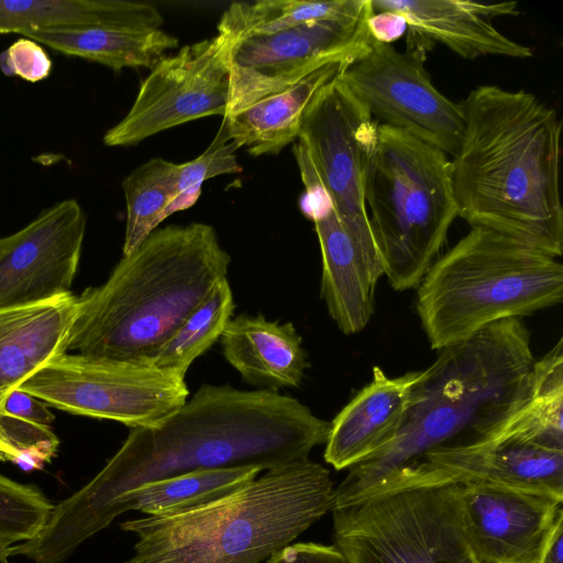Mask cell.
I'll return each mask as SVG.
<instances>
[{
    "label": "cell",
    "mask_w": 563,
    "mask_h": 563,
    "mask_svg": "<svg viewBox=\"0 0 563 563\" xmlns=\"http://www.w3.org/2000/svg\"><path fill=\"white\" fill-rule=\"evenodd\" d=\"M302 183L300 207L314 223L322 257L321 298L343 333H357L374 313L376 286L384 275L378 250L342 224L314 178Z\"/></svg>",
    "instance_id": "cell-16"
},
{
    "label": "cell",
    "mask_w": 563,
    "mask_h": 563,
    "mask_svg": "<svg viewBox=\"0 0 563 563\" xmlns=\"http://www.w3.org/2000/svg\"><path fill=\"white\" fill-rule=\"evenodd\" d=\"M353 60H338L317 69L294 87L265 97L222 118L230 139L252 156L276 155L298 139L303 114L317 93Z\"/></svg>",
    "instance_id": "cell-22"
},
{
    "label": "cell",
    "mask_w": 563,
    "mask_h": 563,
    "mask_svg": "<svg viewBox=\"0 0 563 563\" xmlns=\"http://www.w3.org/2000/svg\"><path fill=\"white\" fill-rule=\"evenodd\" d=\"M261 472L256 467L218 468L148 483L119 498L109 510L108 522L129 510L158 516L201 507L234 493Z\"/></svg>",
    "instance_id": "cell-25"
},
{
    "label": "cell",
    "mask_w": 563,
    "mask_h": 563,
    "mask_svg": "<svg viewBox=\"0 0 563 563\" xmlns=\"http://www.w3.org/2000/svg\"><path fill=\"white\" fill-rule=\"evenodd\" d=\"M77 312L71 292L0 309V408L47 362L67 353Z\"/></svg>",
    "instance_id": "cell-20"
},
{
    "label": "cell",
    "mask_w": 563,
    "mask_h": 563,
    "mask_svg": "<svg viewBox=\"0 0 563 563\" xmlns=\"http://www.w3.org/2000/svg\"><path fill=\"white\" fill-rule=\"evenodd\" d=\"M1 441V440H0Z\"/></svg>",
    "instance_id": "cell-38"
},
{
    "label": "cell",
    "mask_w": 563,
    "mask_h": 563,
    "mask_svg": "<svg viewBox=\"0 0 563 563\" xmlns=\"http://www.w3.org/2000/svg\"><path fill=\"white\" fill-rule=\"evenodd\" d=\"M11 545L0 541V563L9 561Z\"/></svg>",
    "instance_id": "cell-36"
},
{
    "label": "cell",
    "mask_w": 563,
    "mask_h": 563,
    "mask_svg": "<svg viewBox=\"0 0 563 563\" xmlns=\"http://www.w3.org/2000/svg\"><path fill=\"white\" fill-rule=\"evenodd\" d=\"M233 310V294L228 279L223 278L159 346L151 361L161 368L185 377L194 361L221 338Z\"/></svg>",
    "instance_id": "cell-29"
},
{
    "label": "cell",
    "mask_w": 563,
    "mask_h": 563,
    "mask_svg": "<svg viewBox=\"0 0 563 563\" xmlns=\"http://www.w3.org/2000/svg\"><path fill=\"white\" fill-rule=\"evenodd\" d=\"M463 130L450 158L459 217L559 258L562 123L536 95L496 85L459 103Z\"/></svg>",
    "instance_id": "cell-2"
},
{
    "label": "cell",
    "mask_w": 563,
    "mask_h": 563,
    "mask_svg": "<svg viewBox=\"0 0 563 563\" xmlns=\"http://www.w3.org/2000/svg\"><path fill=\"white\" fill-rule=\"evenodd\" d=\"M420 375L417 371L389 377L375 366L372 380L330 422L325 462L335 470L350 468L391 442Z\"/></svg>",
    "instance_id": "cell-19"
},
{
    "label": "cell",
    "mask_w": 563,
    "mask_h": 563,
    "mask_svg": "<svg viewBox=\"0 0 563 563\" xmlns=\"http://www.w3.org/2000/svg\"><path fill=\"white\" fill-rule=\"evenodd\" d=\"M372 10L371 0H262L233 2L222 13L218 31L238 40L269 34L323 20H356Z\"/></svg>",
    "instance_id": "cell-26"
},
{
    "label": "cell",
    "mask_w": 563,
    "mask_h": 563,
    "mask_svg": "<svg viewBox=\"0 0 563 563\" xmlns=\"http://www.w3.org/2000/svg\"><path fill=\"white\" fill-rule=\"evenodd\" d=\"M378 124L407 132L452 156L463 130L459 103L433 85L421 54L374 40L339 76Z\"/></svg>",
    "instance_id": "cell-11"
},
{
    "label": "cell",
    "mask_w": 563,
    "mask_h": 563,
    "mask_svg": "<svg viewBox=\"0 0 563 563\" xmlns=\"http://www.w3.org/2000/svg\"><path fill=\"white\" fill-rule=\"evenodd\" d=\"M53 506L36 486L0 475V541L13 545L32 539Z\"/></svg>",
    "instance_id": "cell-30"
},
{
    "label": "cell",
    "mask_w": 563,
    "mask_h": 563,
    "mask_svg": "<svg viewBox=\"0 0 563 563\" xmlns=\"http://www.w3.org/2000/svg\"><path fill=\"white\" fill-rule=\"evenodd\" d=\"M19 388L59 410L150 427L176 411L189 397L185 377L151 360L64 353Z\"/></svg>",
    "instance_id": "cell-9"
},
{
    "label": "cell",
    "mask_w": 563,
    "mask_h": 563,
    "mask_svg": "<svg viewBox=\"0 0 563 563\" xmlns=\"http://www.w3.org/2000/svg\"><path fill=\"white\" fill-rule=\"evenodd\" d=\"M52 59L44 48L29 37H20L0 54V69L7 76H18L30 82L47 78Z\"/></svg>",
    "instance_id": "cell-32"
},
{
    "label": "cell",
    "mask_w": 563,
    "mask_h": 563,
    "mask_svg": "<svg viewBox=\"0 0 563 563\" xmlns=\"http://www.w3.org/2000/svg\"><path fill=\"white\" fill-rule=\"evenodd\" d=\"M239 40L222 31L165 56L142 81L135 100L109 129L107 146H133L170 128L224 117L230 96L231 53Z\"/></svg>",
    "instance_id": "cell-10"
},
{
    "label": "cell",
    "mask_w": 563,
    "mask_h": 563,
    "mask_svg": "<svg viewBox=\"0 0 563 563\" xmlns=\"http://www.w3.org/2000/svg\"><path fill=\"white\" fill-rule=\"evenodd\" d=\"M443 483L498 485L563 499V443L519 432L503 421L472 444L427 453L372 494Z\"/></svg>",
    "instance_id": "cell-14"
},
{
    "label": "cell",
    "mask_w": 563,
    "mask_h": 563,
    "mask_svg": "<svg viewBox=\"0 0 563 563\" xmlns=\"http://www.w3.org/2000/svg\"><path fill=\"white\" fill-rule=\"evenodd\" d=\"M376 126L367 109L336 77L307 108L296 143L342 224L369 243L375 241L363 187Z\"/></svg>",
    "instance_id": "cell-12"
},
{
    "label": "cell",
    "mask_w": 563,
    "mask_h": 563,
    "mask_svg": "<svg viewBox=\"0 0 563 563\" xmlns=\"http://www.w3.org/2000/svg\"><path fill=\"white\" fill-rule=\"evenodd\" d=\"M374 12L400 15L410 32L439 42L465 59L503 56L526 59L532 49L500 31L492 20L518 15L517 2L484 4L462 0H371Z\"/></svg>",
    "instance_id": "cell-18"
},
{
    "label": "cell",
    "mask_w": 563,
    "mask_h": 563,
    "mask_svg": "<svg viewBox=\"0 0 563 563\" xmlns=\"http://www.w3.org/2000/svg\"><path fill=\"white\" fill-rule=\"evenodd\" d=\"M220 341L227 362L247 384L263 390L296 388L309 367L302 339L291 322L239 314L230 319Z\"/></svg>",
    "instance_id": "cell-21"
},
{
    "label": "cell",
    "mask_w": 563,
    "mask_h": 563,
    "mask_svg": "<svg viewBox=\"0 0 563 563\" xmlns=\"http://www.w3.org/2000/svg\"><path fill=\"white\" fill-rule=\"evenodd\" d=\"M230 262L210 224L154 230L123 255L103 284L77 297L67 352L151 360L227 278Z\"/></svg>",
    "instance_id": "cell-4"
},
{
    "label": "cell",
    "mask_w": 563,
    "mask_h": 563,
    "mask_svg": "<svg viewBox=\"0 0 563 563\" xmlns=\"http://www.w3.org/2000/svg\"><path fill=\"white\" fill-rule=\"evenodd\" d=\"M266 563H350V561L336 545L297 542L275 552Z\"/></svg>",
    "instance_id": "cell-33"
},
{
    "label": "cell",
    "mask_w": 563,
    "mask_h": 563,
    "mask_svg": "<svg viewBox=\"0 0 563 563\" xmlns=\"http://www.w3.org/2000/svg\"><path fill=\"white\" fill-rule=\"evenodd\" d=\"M333 493L309 459L268 470L208 505L122 522L137 537L123 563H261L330 511Z\"/></svg>",
    "instance_id": "cell-5"
},
{
    "label": "cell",
    "mask_w": 563,
    "mask_h": 563,
    "mask_svg": "<svg viewBox=\"0 0 563 563\" xmlns=\"http://www.w3.org/2000/svg\"><path fill=\"white\" fill-rule=\"evenodd\" d=\"M152 4L124 0H0V34L32 29L110 27L157 30Z\"/></svg>",
    "instance_id": "cell-23"
},
{
    "label": "cell",
    "mask_w": 563,
    "mask_h": 563,
    "mask_svg": "<svg viewBox=\"0 0 563 563\" xmlns=\"http://www.w3.org/2000/svg\"><path fill=\"white\" fill-rule=\"evenodd\" d=\"M534 361L520 318L440 350L412 387L397 435L349 468L334 488L332 508L372 494L429 452L481 440L527 401Z\"/></svg>",
    "instance_id": "cell-3"
},
{
    "label": "cell",
    "mask_w": 563,
    "mask_h": 563,
    "mask_svg": "<svg viewBox=\"0 0 563 563\" xmlns=\"http://www.w3.org/2000/svg\"><path fill=\"white\" fill-rule=\"evenodd\" d=\"M86 223L80 205L66 199L20 231L0 238V309L70 292Z\"/></svg>",
    "instance_id": "cell-15"
},
{
    "label": "cell",
    "mask_w": 563,
    "mask_h": 563,
    "mask_svg": "<svg viewBox=\"0 0 563 563\" xmlns=\"http://www.w3.org/2000/svg\"><path fill=\"white\" fill-rule=\"evenodd\" d=\"M367 25L369 35L374 40L385 43H391L402 35L407 29L405 20L400 15L390 12H378V14L373 12Z\"/></svg>",
    "instance_id": "cell-34"
},
{
    "label": "cell",
    "mask_w": 563,
    "mask_h": 563,
    "mask_svg": "<svg viewBox=\"0 0 563 563\" xmlns=\"http://www.w3.org/2000/svg\"><path fill=\"white\" fill-rule=\"evenodd\" d=\"M20 35L65 55L99 63L114 71L125 67L152 69L167 51L178 46V40L161 29H32Z\"/></svg>",
    "instance_id": "cell-24"
},
{
    "label": "cell",
    "mask_w": 563,
    "mask_h": 563,
    "mask_svg": "<svg viewBox=\"0 0 563 563\" xmlns=\"http://www.w3.org/2000/svg\"><path fill=\"white\" fill-rule=\"evenodd\" d=\"M178 164L151 158L122 181L126 205L123 255L135 250L169 216L176 197Z\"/></svg>",
    "instance_id": "cell-27"
},
{
    "label": "cell",
    "mask_w": 563,
    "mask_h": 563,
    "mask_svg": "<svg viewBox=\"0 0 563 563\" xmlns=\"http://www.w3.org/2000/svg\"><path fill=\"white\" fill-rule=\"evenodd\" d=\"M461 485L407 486L332 508L333 539L350 563H478Z\"/></svg>",
    "instance_id": "cell-8"
},
{
    "label": "cell",
    "mask_w": 563,
    "mask_h": 563,
    "mask_svg": "<svg viewBox=\"0 0 563 563\" xmlns=\"http://www.w3.org/2000/svg\"><path fill=\"white\" fill-rule=\"evenodd\" d=\"M363 192L384 275L395 290L417 288L459 217L449 155L377 123Z\"/></svg>",
    "instance_id": "cell-7"
},
{
    "label": "cell",
    "mask_w": 563,
    "mask_h": 563,
    "mask_svg": "<svg viewBox=\"0 0 563 563\" xmlns=\"http://www.w3.org/2000/svg\"><path fill=\"white\" fill-rule=\"evenodd\" d=\"M373 9L356 20H323L239 40L231 53V117L265 97L284 91L322 66L354 60L369 40Z\"/></svg>",
    "instance_id": "cell-13"
},
{
    "label": "cell",
    "mask_w": 563,
    "mask_h": 563,
    "mask_svg": "<svg viewBox=\"0 0 563 563\" xmlns=\"http://www.w3.org/2000/svg\"><path fill=\"white\" fill-rule=\"evenodd\" d=\"M417 313L432 349L562 302L563 266L549 254L483 228L438 257L417 287Z\"/></svg>",
    "instance_id": "cell-6"
},
{
    "label": "cell",
    "mask_w": 563,
    "mask_h": 563,
    "mask_svg": "<svg viewBox=\"0 0 563 563\" xmlns=\"http://www.w3.org/2000/svg\"><path fill=\"white\" fill-rule=\"evenodd\" d=\"M461 485L463 522L478 563H536L563 499L498 485Z\"/></svg>",
    "instance_id": "cell-17"
},
{
    "label": "cell",
    "mask_w": 563,
    "mask_h": 563,
    "mask_svg": "<svg viewBox=\"0 0 563 563\" xmlns=\"http://www.w3.org/2000/svg\"><path fill=\"white\" fill-rule=\"evenodd\" d=\"M55 416L44 401L14 389L0 408V440L11 462L24 471L40 470L55 456L59 440L51 424Z\"/></svg>",
    "instance_id": "cell-28"
},
{
    "label": "cell",
    "mask_w": 563,
    "mask_h": 563,
    "mask_svg": "<svg viewBox=\"0 0 563 563\" xmlns=\"http://www.w3.org/2000/svg\"><path fill=\"white\" fill-rule=\"evenodd\" d=\"M536 563H563V509L555 518Z\"/></svg>",
    "instance_id": "cell-35"
},
{
    "label": "cell",
    "mask_w": 563,
    "mask_h": 563,
    "mask_svg": "<svg viewBox=\"0 0 563 563\" xmlns=\"http://www.w3.org/2000/svg\"><path fill=\"white\" fill-rule=\"evenodd\" d=\"M329 431L330 422L294 397L205 384L158 423L131 428L104 467L53 506L25 551L35 563H64L109 526L119 498L143 485L198 471L280 467L308 459Z\"/></svg>",
    "instance_id": "cell-1"
},
{
    "label": "cell",
    "mask_w": 563,
    "mask_h": 563,
    "mask_svg": "<svg viewBox=\"0 0 563 563\" xmlns=\"http://www.w3.org/2000/svg\"><path fill=\"white\" fill-rule=\"evenodd\" d=\"M2 563H11V562H9V561H5V562H2Z\"/></svg>",
    "instance_id": "cell-37"
},
{
    "label": "cell",
    "mask_w": 563,
    "mask_h": 563,
    "mask_svg": "<svg viewBox=\"0 0 563 563\" xmlns=\"http://www.w3.org/2000/svg\"><path fill=\"white\" fill-rule=\"evenodd\" d=\"M240 147L233 142L224 120L219 131L198 157L178 164L176 197L172 205V214L190 208L199 198L202 184L216 176L242 172L235 152Z\"/></svg>",
    "instance_id": "cell-31"
}]
</instances>
